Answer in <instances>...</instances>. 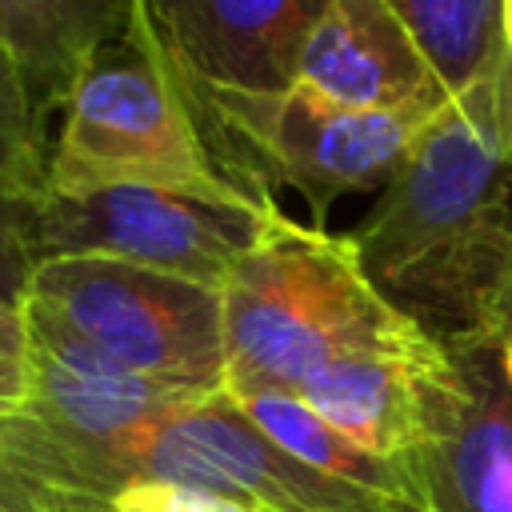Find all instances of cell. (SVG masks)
Returning a JSON list of instances; mask_svg holds the SVG:
<instances>
[{
	"label": "cell",
	"mask_w": 512,
	"mask_h": 512,
	"mask_svg": "<svg viewBox=\"0 0 512 512\" xmlns=\"http://www.w3.org/2000/svg\"><path fill=\"white\" fill-rule=\"evenodd\" d=\"M348 240L372 288L432 340L500 328L496 312L512 280V68L504 56L432 112Z\"/></svg>",
	"instance_id": "1"
},
{
	"label": "cell",
	"mask_w": 512,
	"mask_h": 512,
	"mask_svg": "<svg viewBox=\"0 0 512 512\" xmlns=\"http://www.w3.org/2000/svg\"><path fill=\"white\" fill-rule=\"evenodd\" d=\"M224 392H300L308 376L356 352L428 336L364 276L344 236L268 208L256 240L220 284Z\"/></svg>",
	"instance_id": "2"
},
{
	"label": "cell",
	"mask_w": 512,
	"mask_h": 512,
	"mask_svg": "<svg viewBox=\"0 0 512 512\" xmlns=\"http://www.w3.org/2000/svg\"><path fill=\"white\" fill-rule=\"evenodd\" d=\"M216 160L252 192L292 188L312 224L348 192L384 188L420 128L444 100L408 108H344L296 84L280 92H196L184 96Z\"/></svg>",
	"instance_id": "3"
},
{
	"label": "cell",
	"mask_w": 512,
	"mask_h": 512,
	"mask_svg": "<svg viewBox=\"0 0 512 512\" xmlns=\"http://www.w3.org/2000/svg\"><path fill=\"white\" fill-rule=\"evenodd\" d=\"M48 152V188H164L224 204H260L212 152L172 80L120 36L72 80Z\"/></svg>",
	"instance_id": "4"
},
{
	"label": "cell",
	"mask_w": 512,
	"mask_h": 512,
	"mask_svg": "<svg viewBox=\"0 0 512 512\" xmlns=\"http://www.w3.org/2000/svg\"><path fill=\"white\" fill-rule=\"evenodd\" d=\"M20 304L148 380L224 392V308L208 284L112 256H48L32 264Z\"/></svg>",
	"instance_id": "5"
},
{
	"label": "cell",
	"mask_w": 512,
	"mask_h": 512,
	"mask_svg": "<svg viewBox=\"0 0 512 512\" xmlns=\"http://www.w3.org/2000/svg\"><path fill=\"white\" fill-rule=\"evenodd\" d=\"M272 204L276 196L260 204H224L164 188L60 192L44 184L28 204L32 260L112 256L220 292Z\"/></svg>",
	"instance_id": "6"
},
{
	"label": "cell",
	"mask_w": 512,
	"mask_h": 512,
	"mask_svg": "<svg viewBox=\"0 0 512 512\" xmlns=\"http://www.w3.org/2000/svg\"><path fill=\"white\" fill-rule=\"evenodd\" d=\"M132 476L200 484L260 512H424L420 504L320 476L272 444L228 392H212L152 424L120 456V484Z\"/></svg>",
	"instance_id": "7"
},
{
	"label": "cell",
	"mask_w": 512,
	"mask_h": 512,
	"mask_svg": "<svg viewBox=\"0 0 512 512\" xmlns=\"http://www.w3.org/2000/svg\"><path fill=\"white\" fill-rule=\"evenodd\" d=\"M120 40L180 96L280 92L324 0H116Z\"/></svg>",
	"instance_id": "8"
},
{
	"label": "cell",
	"mask_w": 512,
	"mask_h": 512,
	"mask_svg": "<svg viewBox=\"0 0 512 512\" xmlns=\"http://www.w3.org/2000/svg\"><path fill=\"white\" fill-rule=\"evenodd\" d=\"M436 392L412 472L428 512H512V368L508 332L484 328L444 344Z\"/></svg>",
	"instance_id": "9"
},
{
	"label": "cell",
	"mask_w": 512,
	"mask_h": 512,
	"mask_svg": "<svg viewBox=\"0 0 512 512\" xmlns=\"http://www.w3.org/2000/svg\"><path fill=\"white\" fill-rule=\"evenodd\" d=\"M444 376V344L420 336L400 348L332 360L328 368L308 376L296 396L356 448L408 464L428 432V416Z\"/></svg>",
	"instance_id": "10"
},
{
	"label": "cell",
	"mask_w": 512,
	"mask_h": 512,
	"mask_svg": "<svg viewBox=\"0 0 512 512\" xmlns=\"http://www.w3.org/2000/svg\"><path fill=\"white\" fill-rule=\"evenodd\" d=\"M292 84L344 108L448 100L388 0H324L304 32Z\"/></svg>",
	"instance_id": "11"
},
{
	"label": "cell",
	"mask_w": 512,
	"mask_h": 512,
	"mask_svg": "<svg viewBox=\"0 0 512 512\" xmlns=\"http://www.w3.org/2000/svg\"><path fill=\"white\" fill-rule=\"evenodd\" d=\"M120 36L116 0H0V48L44 116L64 108L80 68Z\"/></svg>",
	"instance_id": "12"
},
{
	"label": "cell",
	"mask_w": 512,
	"mask_h": 512,
	"mask_svg": "<svg viewBox=\"0 0 512 512\" xmlns=\"http://www.w3.org/2000/svg\"><path fill=\"white\" fill-rule=\"evenodd\" d=\"M232 400L272 444H280L288 456L304 460L320 476H332L340 484L368 488V492H380V496L408 500V504L424 508L412 464L384 460V456H372V452L356 448L348 436H340L332 424H324L296 392H240Z\"/></svg>",
	"instance_id": "13"
},
{
	"label": "cell",
	"mask_w": 512,
	"mask_h": 512,
	"mask_svg": "<svg viewBox=\"0 0 512 512\" xmlns=\"http://www.w3.org/2000/svg\"><path fill=\"white\" fill-rule=\"evenodd\" d=\"M444 96L480 80L500 56V0H388Z\"/></svg>",
	"instance_id": "14"
},
{
	"label": "cell",
	"mask_w": 512,
	"mask_h": 512,
	"mask_svg": "<svg viewBox=\"0 0 512 512\" xmlns=\"http://www.w3.org/2000/svg\"><path fill=\"white\" fill-rule=\"evenodd\" d=\"M44 112L20 76L16 60L0 48V176L24 196H36L48 184V136Z\"/></svg>",
	"instance_id": "15"
},
{
	"label": "cell",
	"mask_w": 512,
	"mask_h": 512,
	"mask_svg": "<svg viewBox=\"0 0 512 512\" xmlns=\"http://www.w3.org/2000/svg\"><path fill=\"white\" fill-rule=\"evenodd\" d=\"M100 512H260L248 500L200 488V484H180V480H156V476H132L124 480Z\"/></svg>",
	"instance_id": "16"
},
{
	"label": "cell",
	"mask_w": 512,
	"mask_h": 512,
	"mask_svg": "<svg viewBox=\"0 0 512 512\" xmlns=\"http://www.w3.org/2000/svg\"><path fill=\"white\" fill-rule=\"evenodd\" d=\"M36 196H24L16 184L0 176V296L24 300V284L32 272V236H28V204Z\"/></svg>",
	"instance_id": "17"
},
{
	"label": "cell",
	"mask_w": 512,
	"mask_h": 512,
	"mask_svg": "<svg viewBox=\"0 0 512 512\" xmlns=\"http://www.w3.org/2000/svg\"><path fill=\"white\" fill-rule=\"evenodd\" d=\"M28 388V324L24 304L0 296V416L24 404Z\"/></svg>",
	"instance_id": "18"
},
{
	"label": "cell",
	"mask_w": 512,
	"mask_h": 512,
	"mask_svg": "<svg viewBox=\"0 0 512 512\" xmlns=\"http://www.w3.org/2000/svg\"><path fill=\"white\" fill-rule=\"evenodd\" d=\"M0 504L8 512H52L48 500L12 468V460L4 456V448H0Z\"/></svg>",
	"instance_id": "19"
},
{
	"label": "cell",
	"mask_w": 512,
	"mask_h": 512,
	"mask_svg": "<svg viewBox=\"0 0 512 512\" xmlns=\"http://www.w3.org/2000/svg\"><path fill=\"white\" fill-rule=\"evenodd\" d=\"M500 40H504V60L512 68V0H500Z\"/></svg>",
	"instance_id": "20"
},
{
	"label": "cell",
	"mask_w": 512,
	"mask_h": 512,
	"mask_svg": "<svg viewBox=\"0 0 512 512\" xmlns=\"http://www.w3.org/2000/svg\"><path fill=\"white\" fill-rule=\"evenodd\" d=\"M496 324H500L504 332H512V280H508V288H504V296H500V312H496Z\"/></svg>",
	"instance_id": "21"
},
{
	"label": "cell",
	"mask_w": 512,
	"mask_h": 512,
	"mask_svg": "<svg viewBox=\"0 0 512 512\" xmlns=\"http://www.w3.org/2000/svg\"><path fill=\"white\" fill-rule=\"evenodd\" d=\"M508 368H512V332H508Z\"/></svg>",
	"instance_id": "22"
},
{
	"label": "cell",
	"mask_w": 512,
	"mask_h": 512,
	"mask_svg": "<svg viewBox=\"0 0 512 512\" xmlns=\"http://www.w3.org/2000/svg\"><path fill=\"white\" fill-rule=\"evenodd\" d=\"M0 512H8V508H4V504H0Z\"/></svg>",
	"instance_id": "23"
}]
</instances>
